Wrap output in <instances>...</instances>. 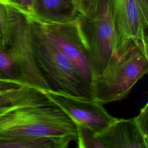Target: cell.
<instances>
[{"label":"cell","mask_w":148,"mask_h":148,"mask_svg":"<svg viewBox=\"0 0 148 148\" xmlns=\"http://www.w3.org/2000/svg\"><path fill=\"white\" fill-rule=\"evenodd\" d=\"M46 136L76 142L77 131L76 123L42 91L32 88L0 110V143Z\"/></svg>","instance_id":"cell-1"},{"label":"cell","mask_w":148,"mask_h":148,"mask_svg":"<svg viewBox=\"0 0 148 148\" xmlns=\"http://www.w3.org/2000/svg\"><path fill=\"white\" fill-rule=\"evenodd\" d=\"M148 71V47L134 40L120 43L105 68L92 79L94 99L107 104L125 98Z\"/></svg>","instance_id":"cell-2"},{"label":"cell","mask_w":148,"mask_h":148,"mask_svg":"<svg viewBox=\"0 0 148 148\" xmlns=\"http://www.w3.org/2000/svg\"><path fill=\"white\" fill-rule=\"evenodd\" d=\"M27 16L34 54L49 89L93 98L91 87L73 64L47 36L40 23Z\"/></svg>","instance_id":"cell-3"},{"label":"cell","mask_w":148,"mask_h":148,"mask_svg":"<svg viewBox=\"0 0 148 148\" xmlns=\"http://www.w3.org/2000/svg\"><path fill=\"white\" fill-rule=\"evenodd\" d=\"M80 31L94 77L107 65L118 43L110 0H90L85 14L80 17Z\"/></svg>","instance_id":"cell-4"},{"label":"cell","mask_w":148,"mask_h":148,"mask_svg":"<svg viewBox=\"0 0 148 148\" xmlns=\"http://www.w3.org/2000/svg\"><path fill=\"white\" fill-rule=\"evenodd\" d=\"M10 40L6 50L12 56L21 73L27 86L42 92L49 89L34 54L27 14L6 2Z\"/></svg>","instance_id":"cell-5"},{"label":"cell","mask_w":148,"mask_h":148,"mask_svg":"<svg viewBox=\"0 0 148 148\" xmlns=\"http://www.w3.org/2000/svg\"><path fill=\"white\" fill-rule=\"evenodd\" d=\"M80 17L63 23H45L34 18L40 23L47 36L71 60L91 88L94 74L88 51L80 31Z\"/></svg>","instance_id":"cell-6"},{"label":"cell","mask_w":148,"mask_h":148,"mask_svg":"<svg viewBox=\"0 0 148 148\" xmlns=\"http://www.w3.org/2000/svg\"><path fill=\"white\" fill-rule=\"evenodd\" d=\"M46 97L62 109L75 123L86 127L98 134L116 120L92 98L47 90L42 92Z\"/></svg>","instance_id":"cell-7"},{"label":"cell","mask_w":148,"mask_h":148,"mask_svg":"<svg viewBox=\"0 0 148 148\" xmlns=\"http://www.w3.org/2000/svg\"><path fill=\"white\" fill-rule=\"evenodd\" d=\"M110 1L118 34L117 46L125 40H134L148 47V7L142 0Z\"/></svg>","instance_id":"cell-8"},{"label":"cell","mask_w":148,"mask_h":148,"mask_svg":"<svg viewBox=\"0 0 148 148\" xmlns=\"http://www.w3.org/2000/svg\"><path fill=\"white\" fill-rule=\"evenodd\" d=\"M105 148H147L148 138L140 131L134 118L116 119L108 127L96 134Z\"/></svg>","instance_id":"cell-9"},{"label":"cell","mask_w":148,"mask_h":148,"mask_svg":"<svg viewBox=\"0 0 148 148\" xmlns=\"http://www.w3.org/2000/svg\"><path fill=\"white\" fill-rule=\"evenodd\" d=\"M29 16L50 23L71 22L82 17L71 0H34L33 13Z\"/></svg>","instance_id":"cell-10"},{"label":"cell","mask_w":148,"mask_h":148,"mask_svg":"<svg viewBox=\"0 0 148 148\" xmlns=\"http://www.w3.org/2000/svg\"><path fill=\"white\" fill-rule=\"evenodd\" d=\"M71 142L70 139L60 136L18 139L1 142L0 148H66Z\"/></svg>","instance_id":"cell-11"},{"label":"cell","mask_w":148,"mask_h":148,"mask_svg":"<svg viewBox=\"0 0 148 148\" xmlns=\"http://www.w3.org/2000/svg\"><path fill=\"white\" fill-rule=\"evenodd\" d=\"M0 74L11 82L24 85L21 71L12 56L0 48Z\"/></svg>","instance_id":"cell-12"},{"label":"cell","mask_w":148,"mask_h":148,"mask_svg":"<svg viewBox=\"0 0 148 148\" xmlns=\"http://www.w3.org/2000/svg\"><path fill=\"white\" fill-rule=\"evenodd\" d=\"M77 146L79 148H105L104 145L96 133L83 125L76 124Z\"/></svg>","instance_id":"cell-13"},{"label":"cell","mask_w":148,"mask_h":148,"mask_svg":"<svg viewBox=\"0 0 148 148\" xmlns=\"http://www.w3.org/2000/svg\"><path fill=\"white\" fill-rule=\"evenodd\" d=\"M10 40V29L6 2L0 0V48L6 50Z\"/></svg>","instance_id":"cell-14"},{"label":"cell","mask_w":148,"mask_h":148,"mask_svg":"<svg viewBox=\"0 0 148 148\" xmlns=\"http://www.w3.org/2000/svg\"><path fill=\"white\" fill-rule=\"evenodd\" d=\"M28 90V87L20 85L6 94L0 95V109L9 105L21 98L27 93Z\"/></svg>","instance_id":"cell-15"},{"label":"cell","mask_w":148,"mask_h":148,"mask_svg":"<svg viewBox=\"0 0 148 148\" xmlns=\"http://www.w3.org/2000/svg\"><path fill=\"white\" fill-rule=\"evenodd\" d=\"M134 119L141 132L148 138V103L141 108L139 114Z\"/></svg>","instance_id":"cell-16"},{"label":"cell","mask_w":148,"mask_h":148,"mask_svg":"<svg viewBox=\"0 0 148 148\" xmlns=\"http://www.w3.org/2000/svg\"><path fill=\"white\" fill-rule=\"evenodd\" d=\"M6 2L16 6L28 15L33 13L34 0H6Z\"/></svg>","instance_id":"cell-17"},{"label":"cell","mask_w":148,"mask_h":148,"mask_svg":"<svg viewBox=\"0 0 148 148\" xmlns=\"http://www.w3.org/2000/svg\"><path fill=\"white\" fill-rule=\"evenodd\" d=\"M17 84H16L11 82L7 81L6 79L0 74V90L6 89Z\"/></svg>","instance_id":"cell-18"},{"label":"cell","mask_w":148,"mask_h":148,"mask_svg":"<svg viewBox=\"0 0 148 148\" xmlns=\"http://www.w3.org/2000/svg\"><path fill=\"white\" fill-rule=\"evenodd\" d=\"M78 1L79 2V3L80 4L81 7L83 9V10L84 12V15L85 13H86V9H87V8L88 6V4L90 3V0H78Z\"/></svg>","instance_id":"cell-19"},{"label":"cell","mask_w":148,"mask_h":148,"mask_svg":"<svg viewBox=\"0 0 148 148\" xmlns=\"http://www.w3.org/2000/svg\"><path fill=\"white\" fill-rule=\"evenodd\" d=\"M72 2H73L74 6H75V8H76V9L78 10V12L80 13V14L82 15V16H83L84 15V12L82 8L80 6V4L79 3L78 0H71Z\"/></svg>","instance_id":"cell-20"},{"label":"cell","mask_w":148,"mask_h":148,"mask_svg":"<svg viewBox=\"0 0 148 148\" xmlns=\"http://www.w3.org/2000/svg\"><path fill=\"white\" fill-rule=\"evenodd\" d=\"M143 2V4L146 6V7H148V4H147V0H142Z\"/></svg>","instance_id":"cell-21"},{"label":"cell","mask_w":148,"mask_h":148,"mask_svg":"<svg viewBox=\"0 0 148 148\" xmlns=\"http://www.w3.org/2000/svg\"><path fill=\"white\" fill-rule=\"evenodd\" d=\"M1 1H5V2H6V0H1Z\"/></svg>","instance_id":"cell-22"}]
</instances>
